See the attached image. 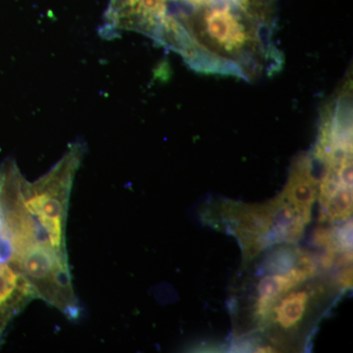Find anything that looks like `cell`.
<instances>
[{"instance_id":"1","label":"cell","mask_w":353,"mask_h":353,"mask_svg":"<svg viewBox=\"0 0 353 353\" xmlns=\"http://www.w3.org/2000/svg\"><path fill=\"white\" fill-rule=\"evenodd\" d=\"M26 179L14 161L0 165V345L34 299L57 310L77 301L68 257L44 246L25 203Z\"/></svg>"},{"instance_id":"2","label":"cell","mask_w":353,"mask_h":353,"mask_svg":"<svg viewBox=\"0 0 353 353\" xmlns=\"http://www.w3.org/2000/svg\"><path fill=\"white\" fill-rule=\"evenodd\" d=\"M85 152L83 143H73L48 173L34 183L26 180L24 185L26 206L36 222L39 238L46 248L64 257H68L66 226L70 194Z\"/></svg>"},{"instance_id":"3","label":"cell","mask_w":353,"mask_h":353,"mask_svg":"<svg viewBox=\"0 0 353 353\" xmlns=\"http://www.w3.org/2000/svg\"><path fill=\"white\" fill-rule=\"evenodd\" d=\"M201 13V31L216 50L236 57L253 41L252 30L245 22L248 15L228 4H210Z\"/></svg>"},{"instance_id":"4","label":"cell","mask_w":353,"mask_h":353,"mask_svg":"<svg viewBox=\"0 0 353 353\" xmlns=\"http://www.w3.org/2000/svg\"><path fill=\"white\" fill-rule=\"evenodd\" d=\"M317 194L318 182L312 175L311 161L307 157H301L294 162L287 185L280 196L311 217V208Z\"/></svg>"},{"instance_id":"5","label":"cell","mask_w":353,"mask_h":353,"mask_svg":"<svg viewBox=\"0 0 353 353\" xmlns=\"http://www.w3.org/2000/svg\"><path fill=\"white\" fill-rule=\"evenodd\" d=\"M320 201L330 220L334 222L347 221L352 214V187L340 185L320 192Z\"/></svg>"},{"instance_id":"6","label":"cell","mask_w":353,"mask_h":353,"mask_svg":"<svg viewBox=\"0 0 353 353\" xmlns=\"http://www.w3.org/2000/svg\"><path fill=\"white\" fill-rule=\"evenodd\" d=\"M308 301L309 296L306 292H292L284 297L273 310L280 326L289 329L299 324L307 308Z\"/></svg>"},{"instance_id":"7","label":"cell","mask_w":353,"mask_h":353,"mask_svg":"<svg viewBox=\"0 0 353 353\" xmlns=\"http://www.w3.org/2000/svg\"><path fill=\"white\" fill-rule=\"evenodd\" d=\"M296 254L292 250H279L272 254L267 260L266 264L271 272H287L292 269L296 261Z\"/></svg>"},{"instance_id":"8","label":"cell","mask_w":353,"mask_h":353,"mask_svg":"<svg viewBox=\"0 0 353 353\" xmlns=\"http://www.w3.org/2000/svg\"><path fill=\"white\" fill-rule=\"evenodd\" d=\"M172 1H176V0H172Z\"/></svg>"}]
</instances>
